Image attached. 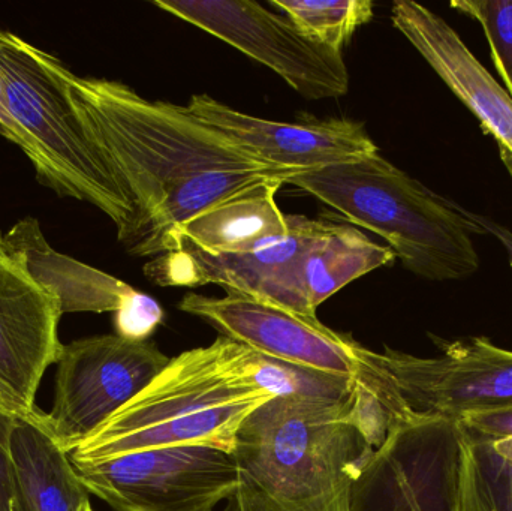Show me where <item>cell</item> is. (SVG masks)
<instances>
[{"instance_id":"cell-12","label":"cell","mask_w":512,"mask_h":511,"mask_svg":"<svg viewBox=\"0 0 512 511\" xmlns=\"http://www.w3.org/2000/svg\"><path fill=\"white\" fill-rule=\"evenodd\" d=\"M288 219L289 233L285 237L249 254L210 255L182 246L152 261L146 275L162 287L221 285L227 293L316 317L307 305L304 272L322 218L291 215Z\"/></svg>"},{"instance_id":"cell-19","label":"cell","mask_w":512,"mask_h":511,"mask_svg":"<svg viewBox=\"0 0 512 511\" xmlns=\"http://www.w3.org/2000/svg\"><path fill=\"white\" fill-rule=\"evenodd\" d=\"M396 254L370 240L354 225L322 218L321 230L310 246L304 272L307 305L316 309L361 276L391 266Z\"/></svg>"},{"instance_id":"cell-9","label":"cell","mask_w":512,"mask_h":511,"mask_svg":"<svg viewBox=\"0 0 512 511\" xmlns=\"http://www.w3.org/2000/svg\"><path fill=\"white\" fill-rule=\"evenodd\" d=\"M156 8L200 27L276 72L306 99L349 90L342 51L307 38L291 20L251 0H156Z\"/></svg>"},{"instance_id":"cell-30","label":"cell","mask_w":512,"mask_h":511,"mask_svg":"<svg viewBox=\"0 0 512 511\" xmlns=\"http://www.w3.org/2000/svg\"><path fill=\"white\" fill-rule=\"evenodd\" d=\"M0 135H2V129H0Z\"/></svg>"},{"instance_id":"cell-16","label":"cell","mask_w":512,"mask_h":511,"mask_svg":"<svg viewBox=\"0 0 512 511\" xmlns=\"http://www.w3.org/2000/svg\"><path fill=\"white\" fill-rule=\"evenodd\" d=\"M283 185V180L259 183L195 216L179 228L171 252L188 246L210 255L249 254L282 239L289 233L288 216L276 201Z\"/></svg>"},{"instance_id":"cell-10","label":"cell","mask_w":512,"mask_h":511,"mask_svg":"<svg viewBox=\"0 0 512 511\" xmlns=\"http://www.w3.org/2000/svg\"><path fill=\"white\" fill-rule=\"evenodd\" d=\"M460 444L451 420L391 426L352 488L351 511H454Z\"/></svg>"},{"instance_id":"cell-3","label":"cell","mask_w":512,"mask_h":511,"mask_svg":"<svg viewBox=\"0 0 512 511\" xmlns=\"http://www.w3.org/2000/svg\"><path fill=\"white\" fill-rule=\"evenodd\" d=\"M318 374L267 359L219 336L170 360L131 402L69 453L72 464H93L161 447H213L233 453L237 434L254 411L276 396L315 392Z\"/></svg>"},{"instance_id":"cell-2","label":"cell","mask_w":512,"mask_h":511,"mask_svg":"<svg viewBox=\"0 0 512 511\" xmlns=\"http://www.w3.org/2000/svg\"><path fill=\"white\" fill-rule=\"evenodd\" d=\"M387 432L358 380L345 395L276 396L237 434L239 486L225 511H351L352 488Z\"/></svg>"},{"instance_id":"cell-8","label":"cell","mask_w":512,"mask_h":511,"mask_svg":"<svg viewBox=\"0 0 512 511\" xmlns=\"http://www.w3.org/2000/svg\"><path fill=\"white\" fill-rule=\"evenodd\" d=\"M72 465L87 492L116 511L216 507L239 486L233 455L213 447H161Z\"/></svg>"},{"instance_id":"cell-18","label":"cell","mask_w":512,"mask_h":511,"mask_svg":"<svg viewBox=\"0 0 512 511\" xmlns=\"http://www.w3.org/2000/svg\"><path fill=\"white\" fill-rule=\"evenodd\" d=\"M3 237L24 258L32 275L56 294L63 314H116L138 293L126 282L54 251L42 236L36 219H23Z\"/></svg>"},{"instance_id":"cell-13","label":"cell","mask_w":512,"mask_h":511,"mask_svg":"<svg viewBox=\"0 0 512 511\" xmlns=\"http://www.w3.org/2000/svg\"><path fill=\"white\" fill-rule=\"evenodd\" d=\"M183 107L262 164L292 174L358 161L379 152L366 126L351 119L274 122L234 110L209 95H194Z\"/></svg>"},{"instance_id":"cell-20","label":"cell","mask_w":512,"mask_h":511,"mask_svg":"<svg viewBox=\"0 0 512 511\" xmlns=\"http://www.w3.org/2000/svg\"><path fill=\"white\" fill-rule=\"evenodd\" d=\"M454 511H512V462L463 429Z\"/></svg>"},{"instance_id":"cell-5","label":"cell","mask_w":512,"mask_h":511,"mask_svg":"<svg viewBox=\"0 0 512 511\" xmlns=\"http://www.w3.org/2000/svg\"><path fill=\"white\" fill-rule=\"evenodd\" d=\"M0 74L6 108L26 138L24 155L38 182L60 197L98 207L128 245L134 204L72 96L71 69L54 54L0 29Z\"/></svg>"},{"instance_id":"cell-17","label":"cell","mask_w":512,"mask_h":511,"mask_svg":"<svg viewBox=\"0 0 512 511\" xmlns=\"http://www.w3.org/2000/svg\"><path fill=\"white\" fill-rule=\"evenodd\" d=\"M17 511H78L89 492L78 479L69 453L41 419H14L8 435Z\"/></svg>"},{"instance_id":"cell-21","label":"cell","mask_w":512,"mask_h":511,"mask_svg":"<svg viewBox=\"0 0 512 511\" xmlns=\"http://www.w3.org/2000/svg\"><path fill=\"white\" fill-rule=\"evenodd\" d=\"M307 38L342 51L354 33L373 18L370 0H271Z\"/></svg>"},{"instance_id":"cell-14","label":"cell","mask_w":512,"mask_h":511,"mask_svg":"<svg viewBox=\"0 0 512 511\" xmlns=\"http://www.w3.org/2000/svg\"><path fill=\"white\" fill-rule=\"evenodd\" d=\"M62 306L0 234V381L30 410L45 371L59 360Z\"/></svg>"},{"instance_id":"cell-23","label":"cell","mask_w":512,"mask_h":511,"mask_svg":"<svg viewBox=\"0 0 512 511\" xmlns=\"http://www.w3.org/2000/svg\"><path fill=\"white\" fill-rule=\"evenodd\" d=\"M164 320V309L153 297L138 291L114 314L116 335L131 341H147Z\"/></svg>"},{"instance_id":"cell-22","label":"cell","mask_w":512,"mask_h":511,"mask_svg":"<svg viewBox=\"0 0 512 511\" xmlns=\"http://www.w3.org/2000/svg\"><path fill=\"white\" fill-rule=\"evenodd\" d=\"M451 8L481 24L496 71L512 98V0H454Z\"/></svg>"},{"instance_id":"cell-24","label":"cell","mask_w":512,"mask_h":511,"mask_svg":"<svg viewBox=\"0 0 512 511\" xmlns=\"http://www.w3.org/2000/svg\"><path fill=\"white\" fill-rule=\"evenodd\" d=\"M17 417L0 414V511H17L15 504L14 476L8 452V435Z\"/></svg>"},{"instance_id":"cell-11","label":"cell","mask_w":512,"mask_h":511,"mask_svg":"<svg viewBox=\"0 0 512 511\" xmlns=\"http://www.w3.org/2000/svg\"><path fill=\"white\" fill-rule=\"evenodd\" d=\"M179 309L267 359L339 380L360 377L361 344L352 336L334 332L318 317L236 293H227L222 299L189 293Z\"/></svg>"},{"instance_id":"cell-1","label":"cell","mask_w":512,"mask_h":511,"mask_svg":"<svg viewBox=\"0 0 512 511\" xmlns=\"http://www.w3.org/2000/svg\"><path fill=\"white\" fill-rule=\"evenodd\" d=\"M69 84L134 204L129 254H168L179 228L195 216L259 183L294 176L262 164L182 105L150 101L128 84L72 71Z\"/></svg>"},{"instance_id":"cell-28","label":"cell","mask_w":512,"mask_h":511,"mask_svg":"<svg viewBox=\"0 0 512 511\" xmlns=\"http://www.w3.org/2000/svg\"><path fill=\"white\" fill-rule=\"evenodd\" d=\"M492 446L499 456H502V458L512 462V438H507V440L493 441Z\"/></svg>"},{"instance_id":"cell-26","label":"cell","mask_w":512,"mask_h":511,"mask_svg":"<svg viewBox=\"0 0 512 511\" xmlns=\"http://www.w3.org/2000/svg\"><path fill=\"white\" fill-rule=\"evenodd\" d=\"M0 129H2L3 138L20 147L23 153L27 152L26 138L15 125L12 117L9 116L8 108H6L5 84H3L2 74H0Z\"/></svg>"},{"instance_id":"cell-25","label":"cell","mask_w":512,"mask_h":511,"mask_svg":"<svg viewBox=\"0 0 512 511\" xmlns=\"http://www.w3.org/2000/svg\"><path fill=\"white\" fill-rule=\"evenodd\" d=\"M0 414L17 419H41L45 413L27 408L5 384L0 381Z\"/></svg>"},{"instance_id":"cell-4","label":"cell","mask_w":512,"mask_h":511,"mask_svg":"<svg viewBox=\"0 0 512 511\" xmlns=\"http://www.w3.org/2000/svg\"><path fill=\"white\" fill-rule=\"evenodd\" d=\"M295 186L355 227L388 243L402 266L429 281H457L480 269L472 236L487 234L469 210L436 194L381 153L294 174Z\"/></svg>"},{"instance_id":"cell-27","label":"cell","mask_w":512,"mask_h":511,"mask_svg":"<svg viewBox=\"0 0 512 511\" xmlns=\"http://www.w3.org/2000/svg\"><path fill=\"white\" fill-rule=\"evenodd\" d=\"M472 218L474 221L480 225L481 228L486 230V233L493 234L499 242L504 246L505 251H507L508 258H510V264L512 269V231L508 230L504 225L498 224V222L492 221V219L486 218V216L475 215L472 213Z\"/></svg>"},{"instance_id":"cell-29","label":"cell","mask_w":512,"mask_h":511,"mask_svg":"<svg viewBox=\"0 0 512 511\" xmlns=\"http://www.w3.org/2000/svg\"><path fill=\"white\" fill-rule=\"evenodd\" d=\"M213 509H215V507H204V509L195 510V511H213Z\"/></svg>"},{"instance_id":"cell-15","label":"cell","mask_w":512,"mask_h":511,"mask_svg":"<svg viewBox=\"0 0 512 511\" xmlns=\"http://www.w3.org/2000/svg\"><path fill=\"white\" fill-rule=\"evenodd\" d=\"M391 21L480 120L483 131L498 144L499 155L512 177V98L505 87L432 9L411 0H397L391 8Z\"/></svg>"},{"instance_id":"cell-6","label":"cell","mask_w":512,"mask_h":511,"mask_svg":"<svg viewBox=\"0 0 512 511\" xmlns=\"http://www.w3.org/2000/svg\"><path fill=\"white\" fill-rule=\"evenodd\" d=\"M430 338L438 356L388 347L376 353L361 345L358 381L381 405L388 429L411 420L459 422L468 414L512 405V351L483 336Z\"/></svg>"},{"instance_id":"cell-7","label":"cell","mask_w":512,"mask_h":511,"mask_svg":"<svg viewBox=\"0 0 512 511\" xmlns=\"http://www.w3.org/2000/svg\"><path fill=\"white\" fill-rule=\"evenodd\" d=\"M149 341L92 336L63 345L45 426L71 453L131 402L170 363Z\"/></svg>"}]
</instances>
